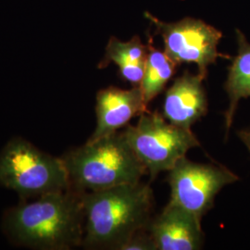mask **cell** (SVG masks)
I'll return each mask as SVG.
<instances>
[{
  "label": "cell",
  "mask_w": 250,
  "mask_h": 250,
  "mask_svg": "<svg viewBox=\"0 0 250 250\" xmlns=\"http://www.w3.org/2000/svg\"><path fill=\"white\" fill-rule=\"evenodd\" d=\"M151 36H148L147 58L144 72L143 80L140 87L143 91L144 98L148 105L165 89L167 83L176 72L177 63L170 57L154 46Z\"/></svg>",
  "instance_id": "obj_13"
},
{
  "label": "cell",
  "mask_w": 250,
  "mask_h": 250,
  "mask_svg": "<svg viewBox=\"0 0 250 250\" xmlns=\"http://www.w3.org/2000/svg\"><path fill=\"white\" fill-rule=\"evenodd\" d=\"M62 159L71 187L80 193L137 184L147 174L123 131L86 142Z\"/></svg>",
  "instance_id": "obj_3"
},
{
  "label": "cell",
  "mask_w": 250,
  "mask_h": 250,
  "mask_svg": "<svg viewBox=\"0 0 250 250\" xmlns=\"http://www.w3.org/2000/svg\"><path fill=\"white\" fill-rule=\"evenodd\" d=\"M0 186L23 199L72 188L62 158L41 151L21 137L9 140L0 153Z\"/></svg>",
  "instance_id": "obj_4"
},
{
  "label": "cell",
  "mask_w": 250,
  "mask_h": 250,
  "mask_svg": "<svg viewBox=\"0 0 250 250\" xmlns=\"http://www.w3.org/2000/svg\"><path fill=\"white\" fill-rule=\"evenodd\" d=\"M168 172L170 202L191 211L200 220L212 208L219 192L239 180L223 165L197 163L187 157Z\"/></svg>",
  "instance_id": "obj_7"
},
{
  "label": "cell",
  "mask_w": 250,
  "mask_h": 250,
  "mask_svg": "<svg viewBox=\"0 0 250 250\" xmlns=\"http://www.w3.org/2000/svg\"><path fill=\"white\" fill-rule=\"evenodd\" d=\"M236 39L238 51L237 55L232 58V64L224 83V89L229 98L228 108L224 113L225 137L229 134L240 100L250 98V43L238 29L236 30Z\"/></svg>",
  "instance_id": "obj_12"
},
{
  "label": "cell",
  "mask_w": 250,
  "mask_h": 250,
  "mask_svg": "<svg viewBox=\"0 0 250 250\" xmlns=\"http://www.w3.org/2000/svg\"><path fill=\"white\" fill-rule=\"evenodd\" d=\"M201 221L181 206L169 201L146 227L157 250H198L204 246Z\"/></svg>",
  "instance_id": "obj_8"
},
{
  "label": "cell",
  "mask_w": 250,
  "mask_h": 250,
  "mask_svg": "<svg viewBox=\"0 0 250 250\" xmlns=\"http://www.w3.org/2000/svg\"><path fill=\"white\" fill-rule=\"evenodd\" d=\"M3 226L11 241L29 249L69 250L82 247V193L71 188L22 202L6 212Z\"/></svg>",
  "instance_id": "obj_1"
},
{
  "label": "cell",
  "mask_w": 250,
  "mask_h": 250,
  "mask_svg": "<svg viewBox=\"0 0 250 250\" xmlns=\"http://www.w3.org/2000/svg\"><path fill=\"white\" fill-rule=\"evenodd\" d=\"M123 132L150 181L171 170L190 149L200 146L190 129L170 124L159 111L145 112L136 125H127Z\"/></svg>",
  "instance_id": "obj_5"
},
{
  "label": "cell",
  "mask_w": 250,
  "mask_h": 250,
  "mask_svg": "<svg viewBox=\"0 0 250 250\" xmlns=\"http://www.w3.org/2000/svg\"><path fill=\"white\" fill-rule=\"evenodd\" d=\"M237 134H238V137L240 138V140L247 146V148L249 149L250 153V129L239 131Z\"/></svg>",
  "instance_id": "obj_15"
},
{
  "label": "cell",
  "mask_w": 250,
  "mask_h": 250,
  "mask_svg": "<svg viewBox=\"0 0 250 250\" xmlns=\"http://www.w3.org/2000/svg\"><path fill=\"white\" fill-rule=\"evenodd\" d=\"M85 250H122L151 221L153 192L139 182L105 190L83 192Z\"/></svg>",
  "instance_id": "obj_2"
},
{
  "label": "cell",
  "mask_w": 250,
  "mask_h": 250,
  "mask_svg": "<svg viewBox=\"0 0 250 250\" xmlns=\"http://www.w3.org/2000/svg\"><path fill=\"white\" fill-rule=\"evenodd\" d=\"M97 126L87 142L115 134L129 125L134 117L149 111L140 86L122 89L108 86L97 94Z\"/></svg>",
  "instance_id": "obj_9"
},
{
  "label": "cell",
  "mask_w": 250,
  "mask_h": 250,
  "mask_svg": "<svg viewBox=\"0 0 250 250\" xmlns=\"http://www.w3.org/2000/svg\"><path fill=\"white\" fill-rule=\"evenodd\" d=\"M198 73L186 71L173 81L165 94L163 117L172 125L190 129L208 113V99L203 81Z\"/></svg>",
  "instance_id": "obj_10"
},
{
  "label": "cell",
  "mask_w": 250,
  "mask_h": 250,
  "mask_svg": "<svg viewBox=\"0 0 250 250\" xmlns=\"http://www.w3.org/2000/svg\"><path fill=\"white\" fill-rule=\"evenodd\" d=\"M147 58V45H144L139 36L127 42L111 36L107 42L105 55L99 64V69H105L111 63L119 68V76L132 84L139 86L143 80Z\"/></svg>",
  "instance_id": "obj_11"
},
{
  "label": "cell",
  "mask_w": 250,
  "mask_h": 250,
  "mask_svg": "<svg viewBox=\"0 0 250 250\" xmlns=\"http://www.w3.org/2000/svg\"><path fill=\"white\" fill-rule=\"evenodd\" d=\"M145 17L156 28V35L161 36L165 53L178 65L195 63L197 73L204 79L208 67L219 58L231 59L218 50L222 32L202 20L187 17L176 22H165L148 12L145 13Z\"/></svg>",
  "instance_id": "obj_6"
},
{
  "label": "cell",
  "mask_w": 250,
  "mask_h": 250,
  "mask_svg": "<svg viewBox=\"0 0 250 250\" xmlns=\"http://www.w3.org/2000/svg\"><path fill=\"white\" fill-rule=\"evenodd\" d=\"M122 250H157V248L149 233L142 231L135 233L122 248Z\"/></svg>",
  "instance_id": "obj_14"
}]
</instances>
